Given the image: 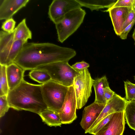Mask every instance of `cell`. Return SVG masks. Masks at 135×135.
Wrapping results in <instances>:
<instances>
[{
  "instance_id": "obj_3",
  "label": "cell",
  "mask_w": 135,
  "mask_h": 135,
  "mask_svg": "<svg viewBox=\"0 0 135 135\" xmlns=\"http://www.w3.org/2000/svg\"><path fill=\"white\" fill-rule=\"evenodd\" d=\"M69 87L51 80L42 84V94L47 108L58 113L62 107Z\"/></svg>"
},
{
  "instance_id": "obj_29",
  "label": "cell",
  "mask_w": 135,
  "mask_h": 135,
  "mask_svg": "<svg viewBox=\"0 0 135 135\" xmlns=\"http://www.w3.org/2000/svg\"><path fill=\"white\" fill-rule=\"evenodd\" d=\"M135 18V9L132 11L127 17L121 29V33L133 21Z\"/></svg>"
},
{
  "instance_id": "obj_20",
  "label": "cell",
  "mask_w": 135,
  "mask_h": 135,
  "mask_svg": "<svg viewBox=\"0 0 135 135\" xmlns=\"http://www.w3.org/2000/svg\"><path fill=\"white\" fill-rule=\"evenodd\" d=\"M124 113L127 124L131 128L135 131V100L127 101Z\"/></svg>"
},
{
  "instance_id": "obj_34",
  "label": "cell",
  "mask_w": 135,
  "mask_h": 135,
  "mask_svg": "<svg viewBox=\"0 0 135 135\" xmlns=\"http://www.w3.org/2000/svg\"><path fill=\"white\" fill-rule=\"evenodd\" d=\"M122 135H123V134H122Z\"/></svg>"
},
{
  "instance_id": "obj_4",
  "label": "cell",
  "mask_w": 135,
  "mask_h": 135,
  "mask_svg": "<svg viewBox=\"0 0 135 135\" xmlns=\"http://www.w3.org/2000/svg\"><path fill=\"white\" fill-rule=\"evenodd\" d=\"M86 13L81 8L75 9L55 24L60 42L63 43L76 31L83 23Z\"/></svg>"
},
{
  "instance_id": "obj_32",
  "label": "cell",
  "mask_w": 135,
  "mask_h": 135,
  "mask_svg": "<svg viewBox=\"0 0 135 135\" xmlns=\"http://www.w3.org/2000/svg\"><path fill=\"white\" fill-rule=\"evenodd\" d=\"M132 37L134 41V44L135 45V28L134 29V31L132 35Z\"/></svg>"
},
{
  "instance_id": "obj_14",
  "label": "cell",
  "mask_w": 135,
  "mask_h": 135,
  "mask_svg": "<svg viewBox=\"0 0 135 135\" xmlns=\"http://www.w3.org/2000/svg\"><path fill=\"white\" fill-rule=\"evenodd\" d=\"M29 0H0V20H6L25 7Z\"/></svg>"
},
{
  "instance_id": "obj_31",
  "label": "cell",
  "mask_w": 135,
  "mask_h": 135,
  "mask_svg": "<svg viewBox=\"0 0 135 135\" xmlns=\"http://www.w3.org/2000/svg\"><path fill=\"white\" fill-rule=\"evenodd\" d=\"M115 93V92L112 91L109 86L105 88L104 90V96L106 102L110 99Z\"/></svg>"
},
{
  "instance_id": "obj_9",
  "label": "cell",
  "mask_w": 135,
  "mask_h": 135,
  "mask_svg": "<svg viewBox=\"0 0 135 135\" xmlns=\"http://www.w3.org/2000/svg\"><path fill=\"white\" fill-rule=\"evenodd\" d=\"M76 98L73 85L69 87L62 107L58 113L62 124H70L77 118Z\"/></svg>"
},
{
  "instance_id": "obj_13",
  "label": "cell",
  "mask_w": 135,
  "mask_h": 135,
  "mask_svg": "<svg viewBox=\"0 0 135 135\" xmlns=\"http://www.w3.org/2000/svg\"><path fill=\"white\" fill-rule=\"evenodd\" d=\"M131 7H118L108 9V12L116 34L119 36L121 30L127 17L132 11Z\"/></svg>"
},
{
  "instance_id": "obj_7",
  "label": "cell",
  "mask_w": 135,
  "mask_h": 135,
  "mask_svg": "<svg viewBox=\"0 0 135 135\" xmlns=\"http://www.w3.org/2000/svg\"><path fill=\"white\" fill-rule=\"evenodd\" d=\"M94 80L88 69L79 72L74 78L73 86L77 109L81 108L87 102L91 93Z\"/></svg>"
},
{
  "instance_id": "obj_26",
  "label": "cell",
  "mask_w": 135,
  "mask_h": 135,
  "mask_svg": "<svg viewBox=\"0 0 135 135\" xmlns=\"http://www.w3.org/2000/svg\"><path fill=\"white\" fill-rule=\"evenodd\" d=\"M10 108L7 95L0 96V117H3Z\"/></svg>"
},
{
  "instance_id": "obj_19",
  "label": "cell",
  "mask_w": 135,
  "mask_h": 135,
  "mask_svg": "<svg viewBox=\"0 0 135 135\" xmlns=\"http://www.w3.org/2000/svg\"><path fill=\"white\" fill-rule=\"evenodd\" d=\"M82 7L89 8L92 11L100 9L110 8L115 1L105 0H76Z\"/></svg>"
},
{
  "instance_id": "obj_27",
  "label": "cell",
  "mask_w": 135,
  "mask_h": 135,
  "mask_svg": "<svg viewBox=\"0 0 135 135\" xmlns=\"http://www.w3.org/2000/svg\"><path fill=\"white\" fill-rule=\"evenodd\" d=\"M118 7H129L135 9V0H118L113 3L110 8Z\"/></svg>"
},
{
  "instance_id": "obj_17",
  "label": "cell",
  "mask_w": 135,
  "mask_h": 135,
  "mask_svg": "<svg viewBox=\"0 0 135 135\" xmlns=\"http://www.w3.org/2000/svg\"><path fill=\"white\" fill-rule=\"evenodd\" d=\"M42 122L50 127H61L62 124L58 113L47 108L39 115Z\"/></svg>"
},
{
  "instance_id": "obj_5",
  "label": "cell",
  "mask_w": 135,
  "mask_h": 135,
  "mask_svg": "<svg viewBox=\"0 0 135 135\" xmlns=\"http://www.w3.org/2000/svg\"><path fill=\"white\" fill-rule=\"evenodd\" d=\"M27 42L24 40H15L13 33L0 31V65L7 66L13 62Z\"/></svg>"
},
{
  "instance_id": "obj_15",
  "label": "cell",
  "mask_w": 135,
  "mask_h": 135,
  "mask_svg": "<svg viewBox=\"0 0 135 135\" xmlns=\"http://www.w3.org/2000/svg\"><path fill=\"white\" fill-rule=\"evenodd\" d=\"M25 71L14 62L6 66V73L9 90L15 88L24 80Z\"/></svg>"
},
{
  "instance_id": "obj_23",
  "label": "cell",
  "mask_w": 135,
  "mask_h": 135,
  "mask_svg": "<svg viewBox=\"0 0 135 135\" xmlns=\"http://www.w3.org/2000/svg\"><path fill=\"white\" fill-rule=\"evenodd\" d=\"M126 96L125 98L128 102L135 100V84L129 80L124 81Z\"/></svg>"
},
{
  "instance_id": "obj_21",
  "label": "cell",
  "mask_w": 135,
  "mask_h": 135,
  "mask_svg": "<svg viewBox=\"0 0 135 135\" xmlns=\"http://www.w3.org/2000/svg\"><path fill=\"white\" fill-rule=\"evenodd\" d=\"M28 75L31 79L42 84L51 80L49 74L44 70L33 69L31 70Z\"/></svg>"
},
{
  "instance_id": "obj_18",
  "label": "cell",
  "mask_w": 135,
  "mask_h": 135,
  "mask_svg": "<svg viewBox=\"0 0 135 135\" xmlns=\"http://www.w3.org/2000/svg\"><path fill=\"white\" fill-rule=\"evenodd\" d=\"M15 40H24L32 38L31 31L27 26L26 19H23L15 28L12 32Z\"/></svg>"
},
{
  "instance_id": "obj_33",
  "label": "cell",
  "mask_w": 135,
  "mask_h": 135,
  "mask_svg": "<svg viewBox=\"0 0 135 135\" xmlns=\"http://www.w3.org/2000/svg\"><path fill=\"white\" fill-rule=\"evenodd\" d=\"M134 80H135V75H134Z\"/></svg>"
},
{
  "instance_id": "obj_22",
  "label": "cell",
  "mask_w": 135,
  "mask_h": 135,
  "mask_svg": "<svg viewBox=\"0 0 135 135\" xmlns=\"http://www.w3.org/2000/svg\"><path fill=\"white\" fill-rule=\"evenodd\" d=\"M6 66L0 65V96L7 95L9 89L6 73Z\"/></svg>"
},
{
  "instance_id": "obj_6",
  "label": "cell",
  "mask_w": 135,
  "mask_h": 135,
  "mask_svg": "<svg viewBox=\"0 0 135 135\" xmlns=\"http://www.w3.org/2000/svg\"><path fill=\"white\" fill-rule=\"evenodd\" d=\"M34 69L46 71L50 75L51 80L68 87L73 85L74 78L79 73L74 70L68 62L64 61L52 63Z\"/></svg>"
},
{
  "instance_id": "obj_24",
  "label": "cell",
  "mask_w": 135,
  "mask_h": 135,
  "mask_svg": "<svg viewBox=\"0 0 135 135\" xmlns=\"http://www.w3.org/2000/svg\"><path fill=\"white\" fill-rule=\"evenodd\" d=\"M16 22L12 18L5 20L2 24L1 28L3 31L9 33L13 32L15 29Z\"/></svg>"
},
{
  "instance_id": "obj_8",
  "label": "cell",
  "mask_w": 135,
  "mask_h": 135,
  "mask_svg": "<svg viewBox=\"0 0 135 135\" xmlns=\"http://www.w3.org/2000/svg\"><path fill=\"white\" fill-rule=\"evenodd\" d=\"M81 7L76 0H54L49 6L48 16L55 24L68 12Z\"/></svg>"
},
{
  "instance_id": "obj_16",
  "label": "cell",
  "mask_w": 135,
  "mask_h": 135,
  "mask_svg": "<svg viewBox=\"0 0 135 135\" xmlns=\"http://www.w3.org/2000/svg\"><path fill=\"white\" fill-rule=\"evenodd\" d=\"M93 86L95 93L94 102L101 103H106L104 96V90L105 88L109 86L106 75L94 80Z\"/></svg>"
},
{
  "instance_id": "obj_30",
  "label": "cell",
  "mask_w": 135,
  "mask_h": 135,
  "mask_svg": "<svg viewBox=\"0 0 135 135\" xmlns=\"http://www.w3.org/2000/svg\"><path fill=\"white\" fill-rule=\"evenodd\" d=\"M135 23V18L133 21L122 32L120 35L119 36L121 39L125 40L127 38L128 33Z\"/></svg>"
},
{
  "instance_id": "obj_1",
  "label": "cell",
  "mask_w": 135,
  "mask_h": 135,
  "mask_svg": "<svg viewBox=\"0 0 135 135\" xmlns=\"http://www.w3.org/2000/svg\"><path fill=\"white\" fill-rule=\"evenodd\" d=\"M76 54L73 49L46 42L27 43L14 60L25 71L59 61L68 62Z\"/></svg>"
},
{
  "instance_id": "obj_28",
  "label": "cell",
  "mask_w": 135,
  "mask_h": 135,
  "mask_svg": "<svg viewBox=\"0 0 135 135\" xmlns=\"http://www.w3.org/2000/svg\"><path fill=\"white\" fill-rule=\"evenodd\" d=\"M72 68L77 72L79 73L87 69L89 64L84 61L78 62L71 66Z\"/></svg>"
},
{
  "instance_id": "obj_12",
  "label": "cell",
  "mask_w": 135,
  "mask_h": 135,
  "mask_svg": "<svg viewBox=\"0 0 135 135\" xmlns=\"http://www.w3.org/2000/svg\"><path fill=\"white\" fill-rule=\"evenodd\" d=\"M106 104L94 102L84 108L80 124L85 132L91 126L98 118Z\"/></svg>"
},
{
  "instance_id": "obj_2",
  "label": "cell",
  "mask_w": 135,
  "mask_h": 135,
  "mask_svg": "<svg viewBox=\"0 0 135 135\" xmlns=\"http://www.w3.org/2000/svg\"><path fill=\"white\" fill-rule=\"evenodd\" d=\"M42 84H35L23 80L16 87L9 90L7 95L10 107L38 115L47 108L43 96Z\"/></svg>"
},
{
  "instance_id": "obj_10",
  "label": "cell",
  "mask_w": 135,
  "mask_h": 135,
  "mask_svg": "<svg viewBox=\"0 0 135 135\" xmlns=\"http://www.w3.org/2000/svg\"><path fill=\"white\" fill-rule=\"evenodd\" d=\"M127 101L126 99L115 93L106 102V104L99 116L85 133L94 128L102 120L108 115L116 112L124 111Z\"/></svg>"
},
{
  "instance_id": "obj_11",
  "label": "cell",
  "mask_w": 135,
  "mask_h": 135,
  "mask_svg": "<svg viewBox=\"0 0 135 135\" xmlns=\"http://www.w3.org/2000/svg\"><path fill=\"white\" fill-rule=\"evenodd\" d=\"M125 125L124 111L113 113L109 122L94 135H122Z\"/></svg>"
},
{
  "instance_id": "obj_25",
  "label": "cell",
  "mask_w": 135,
  "mask_h": 135,
  "mask_svg": "<svg viewBox=\"0 0 135 135\" xmlns=\"http://www.w3.org/2000/svg\"><path fill=\"white\" fill-rule=\"evenodd\" d=\"M113 114H110L100 121L94 128L89 131L88 133L94 135L99 132L109 122Z\"/></svg>"
}]
</instances>
